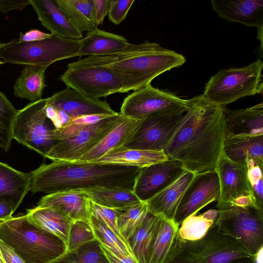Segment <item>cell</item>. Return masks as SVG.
I'll return each mask as SVG.
<instances>
[{"label":"cell","instance_id":"obj_3","mask_svg":"<svg viewBox=\"0 0 263 263\" xmlns=\"http://www.w3.org/2000/svg\"><path fill=\"white\" fill-rule=\"evenodd\" d=\"M98 57L120 80L121 93L146 87L160 74L186 61L182 54L148 41L129 43L122 50Z\"/></svg>","mask_w":263,"mask_h":263},{"label":"cell","instance_id":"obj_42","mask_svg":"<svg viewBox=\"0 0 263 263\" xmlns=\"http://www.w3.org/2000/svg\"><path fill=\"white\" fill-rule=\"evenodd\" d=\"M134 0H109L107 15L109 20L119 25L126 17Z\"/></svg>","mask_w":263,"mask_h":263},{"label":"cell","instance_id":"obj_27","mask_svg":"<svg viewBox=\"0 0 263 263\" xmlns=\"http://www.w3.org/2000/svg\"><path fill=\"white\" fill-rule=\"evenodd\" d=\"M129 44L124 36L97 28L87 32L80 40L78 57L109 55L124 49Z\"/></svg>","mask_w":263,"mask_h":263},{"label":"cell","instance_id":"obj_41","mask_svg":"<svg viewBox=\"0 0 263 263\" xmlns=\"http://www.w3.org/2000/svg\"><path fill=\"white\" fill-rule=\"evenodd\" d=\"M89 209L90 215L103 221L122 241L128 245L118 231L116 209L99 205L90 200L89 201Z\"/></svg>","mask_w":263,"mask_h":263},{"label":"cell","instance_id":"obj_18","mask_svg":"<svg viewBox=\"0 0 263 263\" xmlns=\"http://www.w3.org/2000/svg\"><path fill=\"white\" fill-rule=\"evenodd\" d=\"M211 5L224 20L263 28V0H212Z\"/></svg>","mask_w":263,"mask_h":263},{"label":"cell","instance_id":"obj_6","mask_svg":"<svg viewBox=\"0 0 263 263\" xmlns=\"http://www.w3.org/2000/svg\"><path fill=\"white\" fill-rule=\"evenodd\" d=\"M262 68L259 58L243 67L221 69L205 84L202 95L213 104L226 106L240 98L262 94Z\"/></svg>","mask_w":263,"mask_h":263},{"label":"cell","instance_id":"obj_45","mask_svg":"<svg viewBox=\"0 0 263 263\" xmlns=\"http://www.w3.org/2000/svg\"><path fill=\"white\" fill-rule=\"evenodd\" d=\"M0 252L5 263H25L13 249L0 239Z\"/></svg>","mask_w":263,"mask_h":263},{"label":"cell","instance_id":"obj_35","mask_svg":"<svg viewBox=\"0 0 263 263\" xmlns=\"http://www.w3.org/2000/svg\"><path fill=\"white\" fill-rule=\"evenodd\" d=\"M116 210L118 231L127 243L148 212L147 203L141 202L133 206Z\"/></svg>","mask_w":263,"mask_h":263},{"label":"cell","instance_id":"obj_40","mask_svg":"<svg viewBox=\"0 0 263 263\" xmlns=\"http://www.w3.org/2000/svg\"><path fill=\"white\" fill-rule=\"evenodd\" d=\"M111 115H90L75 118L72 119L66 127L60 129H57L58 141L74 137L87 126L95 123Z\"/></svg>","mask_w":263,"mask_h":263},{"label":"cell","instance_id":"obj_23","mask_svg":"<svg viewBox=\"0 0 263 263\" xmlns=\"http://www.w3.org/2000/svg\"><path fill=\"white\" fill-rule=\"evenodd\" d=\"M223 151L227 157L248 167L263 166V135L227 136Z\"/></svg>","mask_w":263,"mask_h":263},{"label":"cell","instance_id":"obj_51","mask_svg":"<svg viewBox=\"0 0 263 263\" xmlns=\"http://www.w3.org/2000/svg\"><path fill=\"white\" fill-rule=\"evenodd\" d=\"M229 263H253V255L237 258Z\"/></svg>","mask_w":263,"mask_h":263},{"label":"cell","instance_id":"obj_50","mask_svg":"<svg viewBox=\"0 0 263 263\" xmlns=\"http://www.w3.org/2000/svg\"><path fill=\"white\" fill-rule=\"evenodd\" d=\"M16 210L15 207L10 202L0 200V219L11 218Z\"/></svg>","mask_w":263,"mask_h":263},{"label":"cell","instance_id":"obj_44","mask_svg":"<svg viewBox=\"0 0 263 263\" xmlns=\"http://www.w3.org/2000/svg\"><path fill=\"white\" fill-rule=\"evenodd\" d=\"M100 244L109 263H139L133 255L119 256L115 254L105 246Z\"/></svg>","mask_w":263,"mask_h":263},{"label":"cell","instance_id":"obj_47","mask_svg":"<svg viewBox=\"0 0 263 263\" xmlns=\"http://www.w3.org/2000/svg\"><path fill=\"white\" fill-rule=\"evenodd\" d=\"M51 35V33H45L37 29H32L25 33L21 32L17 40L21 42H30L44 40Z\"/></svg>","mask_w":263,"mask_h":263},{"label":"cell","instance_id":"obj_53","mask_svg":"<svg viewBox=\"0 0 263 263\" xmlns=\"http://www.w3.org/2000/svg\"><path fill=\"white\" fill-rule=\"evenodd\" d=\"M6 43H1L0 42V50L6 45ZM4 63H5L4 62V61L0 59V65L4 64Z\"/></svg>","mask_w":263,"mask_h":263},{"label":"cell","instance_id":"obj_43","mask_svg":"<svg viewBox=\"0 0 263 263\" xmlns=\"http://www.w3.org/2000/svg\"><path fill=\"white\" fill-rule=\"evenodd\" d=\"M45 111L47 117L52 122L57 129L66 127L72 120L66 112L47 103Z\"/></svg>","mask_w":263,"mask_h":263},{"label":"cell","instance_id":"obj_54","mask_svg":"<svg viewBox=\"0 0 263 263\" xmlns=\"http://www.w3.org/2000/svg\"><path fill=\"white\" fill-rule=\"evenodd\" d=\"M0 263H5V262L2 256L1 252H0Z\"/></svg>","mask_w":263,"mask_h":263},{"label":"cell","instance_id":"obj_17","mask_svg":"<svg viewBox=\"0 0 263 263\" xmlns=\"http://www.w3.org/2000/svg\"><path fill=\"white\" fill-rule=\"evenodd\" d=\"M47 99V104L64 111L72 119L85 115L117 113L106 101L90 99L70 88L67 87Z\"/></svg>","mask_w":263,"mask_h":263},{"label":"cell","instance_id":"obj_7","mask_svg":"<svg viewBox=\"0 0 263 263\" xmlns=\"http://www.w3.org/2000/svg\"><path fill=\"white\" fill-rule=\"evenodd\" d=\"M216 208L219 232L237 241L251 255L263 248V208L218 201Z\"/></svg>","mask_w":263,"mask_h":263},{"label":"cell","instance_id":"obj_29","mask_svg":"<svg viewBox=\"0 0 263 263\" xmlns=\"http://www.w3.org/2000/svg\"><path fill=\"white\" fill-rule=\"evenodd\" d=\"M68 22L80 33L98 28L93 0H55Z\"/></svg>","mask_w":263,"mask_h":263},{"label":"cell","instance_id":"obj_38","mask_svg":"<svg viewBox=\"0 0 263 263\" xmlns=\"http://www.w3.org/2000/svg\"><path fill=\"white\" fill-rule=\"evenodd\" d=\"M17 112V110L0 91V147L5 152L10 148L13 125Z\"/></svg>","mask_w":263,"mask_h":263},{"label":"cell","instance_id":"obj_11","mask_svg":"<svg viewBox=\"0 0 263 263\" xmlns=\"http://www.w3.org/2000/svg\"><path fill=\"white\" fill-rule=\"evenodd\" d=\"M189 108V100L153 87L151 85L134 91L124 100L120 113L124 117L144 118L148 116Z\"/></svg>","mask_w":263,"mask_h":263},{"label":"cell","instance_id":"obj_1","mask_svg":"<svg viewBox=\"0 0 263 263\" xmlns=\"http://www.w3.org/2000/svg\"><path fill=\"white\" fill-rule=\"evenodd\" d=\"M226 108L202 95L189 99V108L163 149L168 158L194 174L214 170L227 136Z\"/></svg>","mask_w":263,"mask_h":263},{"label":"cell","instance_id":"obj_24","mask_svg":"<svg viewBox=\"0 0 263 263\" xmlns=\"http://www.w3.org/2000/svg\"><path fill=\"white\" fill-rule=\"evenodd\" d=\"M42 25L51 34L61 37L80 40L82 33L68 22L55 0H29Z\"/></svg>","mask_w":263,"mask_h":263},{"label":"cell","instance_id":"obj_12","mask_svg":"<svg viewBox=\"0 0 263 263\" xmlns=\"http://www.w3.org/2000/svg\"><path fill=\"white\" fill-rule=\"evenodd\" d=\"M124 117L120 112L87 126L74 137L59 140L46 157L52 161H74L96 146Z\"/></svg>","mask_w":263,"mask_h":263},{"label":"cell","instance_id":"obj_10","mask_svg":"<svg viewBox=\"0 0 263 263\" xmlns=\"http://www.w3.org/2000/svg\"><path fill=\"white\" fill-rule=\"evenodd\" d=\"M47 99L30 102L17 110L13 125V139L46 157L58 141L57 129L47 117Z\"/></svg>","mask_w":263,"mask_h":263},{"label":"cell","instance_id":"obj_13","mask_svg":"<svg viewBox=\"0 0 263 263\" xmlns=\"http://www.w3.org/2000/svg\"><path fill=\"white\" fill-rule=\"evenodd\" d=\"M187 109L163 112L144 118L136 134L124 146L132 149L163 151Z\"/></svg>","mask_w":263,"mask_h":263},{"label":"cell","instance_id":"obj_21","mask_svg":"<svg viewBox=\"0 0 263 263\" xmlns=\"http://www.w3.org/2000/svg\"><path fill=\"white\" fill-rule=\"evenodd\" d=\"M144 118L124 117L96 146L74 161L87 162L124 146L136 134Z\"/></svg>","mask_w":263,"mask_h":263},{"label":"cell","instance_id":"obj_48","mask_svg":"<svg viewBox=\"0 0 263 263\" xmlns=\"http://www.w3.org/2000/svg\"><path fill=\"white\" fill-rule=\"evenodd\" d=\"M30 5L29 0H0V13H7L12 10H22Z\"/></svg>","mask_w":263,"mask_h":263},{"label":"cell","instance_id":"obj_4","mask_svg":"<svg viewBox=\"0 0 263 263\" xmlns=\"http://www.w3.org/2000/svg\"><path fill=\"white\" fill-rule=\"evenodd\" d=\"M0 239L25 263H51L67 251L63 241L35 226L24 214L0 224Z\"/></svg>","mask_w":263,"mask_h":263},{"label":"cell","instance_id":"obj_46","mask_svg":"<svg viewBox=\"0 0 263 263\" xmlns=\"http://www.w3.org/2000/svg\"><path fill=\"white\" fill-rule=\"evenodd\" d=\"M97 24L102 25L107 15L109 0H93Z\"/></svg>","mask_w":263,"mask_h":263},{"label":"cell","instance_id":"obj_22","mask_svg":"<svg viewBox=\"0 0 263 263\" xmlns=\"http://www.w3.org/2000/svg\"><path fill=\"white\" fill-rule=\"evenodd\" d=\"M168 159L163 151L132 149L122 146L112 149L101 157L87 162L142 168Z\"/></svg>","mask_w":263,"mask_h":263},{"label":"cell","instance_id":"obj_30","mask_svg":"<svg viewBox=\"0 0 263 263\" xmlns=\"http://www.w3.org/2000/svg\"><path fill=\"white\" fill-rule=\"evenodd\" d=\"M44 66L26 65L16 79L13 87L15 97L31 102L42 99L46 87Z\"/></svg>","mask_w":263,"mask_h":263},{"label":"cell","instance_id":"obj_49","mask_svg":"<svg viewBox=\"0 0 263 263\" xmlns=\"http://www.w3.org/2000/svg\"><path fill=\"white\" fill-rule=\"evenodd\" d=\"M262 168L257 165L248 167V177L251 185L262 179Z\"/></svg>","mask_w":263,"mask_h":263},{"label":"cell","instance_id":"obj_28","mask_svg":"<svg viewBox=\"0 0 263 263\" xmlns=\"http://www.w3.org/2000/svg\"><path fill=\"white\" fill-rule=\"evenodd\" d=\"M30 175L14 169L0 162V200L18 208L30 191Z\"/></svg>","mask_w":263,"mask_h":263},{"label":"cell","instance_id":"obj_26","mask_svg":"<svg viewBox=\"0 0 263 263\" xmlns=\"http://www.w3.org/2000/svg\"><path fill=\"white\" fill-rule=\"evenodd\" d=\"M90 199L79 190L58 192L41 198L36 206H58L74 220L90 223Z\"/></svg>","mask_w":263,"mask_h":263},{"label":"cell","instance_id":"obj_55","mask_svg":"<svg viewBox=\"0 0 263 263\" xmlns=\"http://www.w3.org/2000/svg\"><path fill=\"white\" fill-rule=\"evenodd\" d=\"M9 219V218H8ZM7 219H0V224L3 223L4 222H5Z\"/></svg>","mask_w":263,"mask_h":263},{"label":"cell","instance_id":"obj_37","mask_svg":"<svg viewBox=\"0 0 263 263\" xmlns=\"http://www.w3.org/2000/svg\"><path fill=\"white\" fill-rule=\"evenodd\" d=\"M90 224L96 239L119 256L133 255L128 246L122 241L106 225L98 218L90 215Z\"/></svg>","mask_w":263,"mask_h":263},{"label":"cell","instance_id":"obj_32","mask_svg":"<svg viewBox=\"0 0 263 263\" xmlns=\"http://www.w3.org/2000/svg\"><path fill=\"white\" fill-rule=\"evenodd\" d=\"M179 227L174 221L160 216L146 263H164L178 236Z\"/></svg>","mask_w":263,"mask_h":263},{"label":"cell","instance_id":"obj_2","mask_svg":"<svg viewBox=\"0 0 263 263\" xmlns=\"http://www.w3.org/2000/svg\"><path fill=\"white\" fill-rule=\"evenodd\" d=\"M140 168L88 162L52 161L31 172L30 191L47 194L94 187L132 189Z\"/></svg>","mask_w":263,"mask_h":263},{"label":"cell","instance_id":"obj_14","mask_svg":"<svg viewBox=\"0 0 263 263\" xmlns=\"http://www.w3.org/2000/svg\"><path fill=\"white\" fill-rule=\"evenodd\" d=\"M219 196V178L215 170L195 174L182 196L173 221L179 227L186 218L217 201Z\"/></svg>","mask_w":263,"mask_h":263},{"label":"cell","instance_id":"obj_52","mask_svg":"<svg viewBox=\"0 0 263 263\" xmlns=\"http://www.w3.org/2000/svg\"><path fill=\"white\" fill-rule=\"evenodd\" d=\"M263 248L253 255V263H262Z\"/></svg>","mask_w":263,"mask_h":263},{"label":"cell","instance_id":"obj_5","mask_svg":"<svg viewBox=\"0 0 263 263\" xmlns=\"http://www.w3.org/2000/svg\"><path fill=\"white\" fill-rule=\"evenodd\" d=\"M250 256L237 241L219 232L215 222L200 239L186 240L178 235L164 263H229Z\"/></svg>","mask_w":263,"mask_h":263},{"label":"cell","instance_id":"obj_25","mask_svg":"<svg viewBox=\"0 0 263 263\" xmlns=\"http://www.w3.org/2000/svg\"><path fill=\"white\" fill-rule=\"evenodd\" d=\"M227 136L263 135V104L238 109L226 108Z\"/></svg>","mask_w":263,"mask_h":263},{"label":"cell","instance_id":"obj_31","mask_svg":"<svg viewBox=\"0 0 263 263\" xmlns=\"http://www.w3.org/2000/svg\"><path fill=\"white\" fill-rule=\"evenodd\" d=\"M79 190L94 202L114 209H123L142 202L132 189L94 187Z\"/></svg>","mask_w":263,"mask_h":263},{"label":"cell","instance_id":"obj_15","mask_svg":"<svg viewBox=\"0 0 263 263\" xmlns=\"http://www.w3.org/2000/svg\"><path fill=\"white\" fill-rule=\"evenodd\" d=\"M186 170L179 161L167 160L140 168L132 190L142 202H146L176 180Z\"/></svg>","mask_w":263,"mask_h":263},{"label":"cell","instance_id":"obj_33","mask_svg":"<svg viewBox=\"0 0 263 263\" xmlns=\"http://www.w3.org/2000/svg\"><path fill=\"white\" fill-rule=\"evenodd\" d=\"M160 216L149 212L127 241L128 247L139 263H146Z\"/></svg>","mask_w":263,"mask_h":263},{"label":"cell","instance_id":"obj_9","mask_svg":"<svg viewBox=\"0 0 263 263\" xmlns=\"http://www.w3.org/2000/svg\"><path fill=\"white\" fill-rule=\"evenodd\" d=\"M59 79L67 88L90 99L121 93L122 84L116 74L100 59L90 55L69 63Z\"/></svg>","mask_w":263,"mask_h":263},{"label":"cell","instance_id":"obj_34","mask_svg":"<svg viewBox=\"0 0 263 263\" xmlns=\"http://www.w3.org/2000/svg\"><path fill=\"white\" fill-rule=\"evenodd\" d=\"M218 214L217 210L212 209L202 214L187 217L179 227L178 236L184 240L189 241L201 239L215 223Z\"/></svg>","mask_w":263,"mask_h":263},{"label":"cell","instance_id":"obj_16","mask_svg":"<svg viewBox=\"0 0 263 263\" xmlns=\"http://www.w3.org/2000/svg\"><path fill=\"white\" fill-rule=\"evenodd\" d=\"M214 170L220 184V196L217 201L230 203L243 196L256 199L248 179L247 165L233 161L223 151Z\"/></svg>","mask_w":263,"mask_h":263},{"label":"cell","instance_id":"obj_8","mask_svg":"<svg viewBox=\"0 0 263 263\" xmlns=\"http://www.w3.org/2000/svg\"><path fill=\"white\" fill-rule=\"evenodd\" d=\"M80 40L52 34L48 38L34 42H21L17 39L0 50V59L5 63L48 67L58 61L78 57Z\"/></svg>","mask_w":263,"mask_h":263},{"label":"cell","instance_id":"obj_20","mask_svg":"<svg viewBox=\"0 0 263 263\" xmlns=\"http://www.w3.org/2000/svg\"><path fill=\"white\" fill-rule=\"evenodd\" d=\"M25 215L35 226L57 236L67 245L69 230L74 221L61 208L36 206L27 209Z\"/></svg>","mask_w":263,"mask_h":263},{"label":"cell","instance_id":"obj_36","mask_svg":"<svg viewBox=\"0 0 263 263\" xmlns=\"http://www.w3.org/2000/svg\"><path fill=\"white\" fill-rule=\"evenodd\" d=\"M51 263H109L99 242H87L78 248L66 251Z\"/></svg>","mask_w":263,"mask_h":263},{"label":"cell","instance_id":"obj_39","mask_svg":"<svg viewBox=\"0 0 263 263\" xmlns=\"http://www.w3.org/2000/svg\"><path fill=\"white\" fill-rule=\"evenodd\" d=\"M96 240L92 228L90 224L83 221H74L69 230L67 251L75 250L80 246Z\"/></svg>","mask_w":263,"mask_h":263},{"label":"cell","instance_id":"obj_19","mask_svg":"<svg viewBox=\"0 0 263 263\" xmlns=\"http://www.w3.org/2000/svg\"><path fill=\"white\" fill-rule=\"evenodd\" d=\"M195 174L185 171L174 182L146 201L148 211L173 221L182 196Z\"/></svg>","mask_w":263,"mask_h":263}]
</instances>
